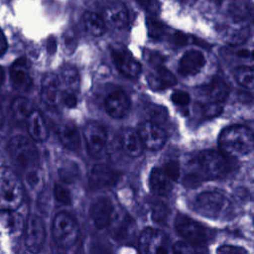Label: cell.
Returning a JSON list of instances; mask_svg holds the SVG:
<instances>
[{"instance_id": "25", "label": "cell", "mask_w": 254, "mask_h": 254, "mask_svg": "<svg viewBox=\"0 0 254 254\" xmlns=\"http://www.w3.org/2000/svg\"><path fill=\"white\" fill-rule=\"evenodd\" d=\"M150 188L158 195H167L173 189L174 181L162 168H154L150 174Z\"/></svg>"}, {"instance_id": "21", "label": "cell", "mask_w": 254, "mask_h": 254, "mask_svg": "<svg viewBox=\"0 0 254 254\" xmlns=\"http://www.w3.org/2000/svg\"><path fill=\"white\" fill-rule=\"evenodd\" d=\"M148 82L151 88L155 90H163L177 83L176 76L163 64L155 65L149 73Z\"/></svg>"}, {"instance_id": "53", "label": "cell", "mask_w": 254, "mask_h": 254, "mask_svg": "<svg viewBox=\"0 0 254 254\" xmlns=\"http://www.w3.org/2000/svg\"><path fill=\"white\" fill-rule=\"evenodd\" d=\"M3 121H4V116H3L2 110H1V108H0V127H1L2 124H3Z\"/></svg>"}, {"instance_id": "15", "label": "cell", "mask_w": 254, "mask_h": 254, "mask_svg": "<svg viewBox=\"0 0 254 254\" xmlns=\"http://www.w3.org/2000/svg\"><path fill=\"white\" fill-rule=\"evenodd\" d=\"M118 180V174L105 165H94L89 172V186L95 190L112 188Z\"/></svg>"}, {"instance_id": "45", "label": "cell", "mask_w": 254, "mask_h": 254, "mask_svg": "<svg viewBox=\"0 0 254 254\" xmlns=\"http://www.w3.org/2000/svg\"><path fill=\"white\" fill-rule=\"evenodd\" d=\"M64 104L69 107V108H73L76 106L77 104V98L74 94L72 93H67L64 96Z\"/></svg>"}, {"instance_id": "16", "label": "cell", "mask_w": 254, "mask_h": 254, "mask_svg": "<svg viewBox=\"0 0 254 254\" xmlns=\"http://www.w3.org/2000/svg\"><path fill=\"white\" fill-rule=\"evenodd\" d=\"M113 211L114 207L109 198L98 197L92 202L89 208V215L97 228H104L108 226Z\"/></svg>"}, {"instance_id": "37", "label": "cell", "mask_w": 254, "mask_h": 254, "mask_svg": "<svg viewBox=\"0 0 254 254\" xmlns=\"http://www.w3.org/2000/svg\"><path fill=\"white\" fill-rule=\"evenodd\" d=\"M63 42H64V47L65 53L67 55L72 54L77 45V38H76L74 31L71 29L65 31L63 36Z\"/></svg>"}, {"instance_id": "7", "label": "cell", "mask_w": 254, "mask_h": 254, "mask_svg": "<svg viewBox=\"0 0 254 254\" xmlns=\"http://www.w3.org/2000/svg\"><path fill=\"white\" fill-rule=\"evenodd\" d=\"M175 227L183 238L193 244L204 245L212 239V232L209 228L183 214L176 217Z\"/></svg>"}, {"instance_id": "10", "label": "cell", "mask_w": 254, "mask_h": 254, "mask_svg": "<svg viewBox=\"0 0 254 254\" xmlns=\"http://www.w3.org/2000/svg\"><path fill=\"white\" fill-rule=\"evenodd\" d=\"M46 231L43 220L35 214L28 217L25 229V245L32 253L39 252L45 241Z\"/></svg>"}, {"instance_id": "43", "label": "cell", "mask_w": 254, "mask_h": 254, "mask_svg": "<svg viewBox=\"0 0 254 254\" xmlns=\"http://www.w3.org/2000/svg\"><path fill=\"white\" fill-rule=\"evenodd\" d=\"M216 252L221 254H231V253L240 254V253H247V250H245L242 247H237L233 245H223V246H220Z\"/></svg>"}, {"instance_id": "23", "label": "cell", "mask_w": 254, "mask_h": 254, "mask_svg": "<svg viewBox=\"0 0 254 254\" xmlns=\"http://www.w3.org/2000/svg\"><path fill=\"white\" fill-rule=\"evenodd\" d=\"M120 142L125 153L130 157H139L143 152V143L137 131L132 128H124L120 133Z\"/></svg>"}, {"instance_id": "27", "label": "cell", "mask_w": 254, "mask_h": 254, "mask_svg": "<svg viewBox=\"0 0 254 254\" xmlns=\"http://www.w3.org/2000/svg\"><path fill=\"white\" fill-rule=\"evenodd\" d=\"M32 110L33 107L31 102L25 97L18 96L14 98L11 103L12 116L17 123H23L24 121H26Z\"/></svg>"}, {"instance_id": "42", "label": "cell", "mask_w": 254, "mask_h": 254, "mask_svg": "<svg viewBox=\"0 0 254 254\" xmlns=\"http://www.w3.org/2000/svg\"><path fill=\"white\" fill-rule=\"evenodd\" d=\"M172 101L179 105V106H186L190 103V97L189 95V93L182 91V90H177L172 94Z\"/></svg>"}, {"instance_id": "11", "label": "cell", "mask_w": 254, "mask_h": 254, "mask_svg": "<svg viewBox=\"0 0 254 254\" xmlns=\"http://www.w3.org/2000/svg\"><path fill=\"white\" fill-rule=\"evenodd\" d=\"M137 132L141 138L143 146L149 150L156 151L165 145L167 135L159 124L149 120L144 121L139 125Z\"/></svg>"}, {"instance_id": "38", "label": "cell", "mask_w": 254, "mask_h": 254, "mask_svg": "<svg viewBox=\"0 0 254 254\" xmlns=\"http://www.w3.org/2000/svg\"><path fill=\"white\" fill-rule=\"evenodd\" d=\"M54 193L57 200L63 204H70L71 203V195L68 190L64 187L62 184H56L54 188Z\"/></svg>"}, {"instance_id": "35", "label": "cell", "mask_w": 254, "mask_h": 254, "mask_svg": "<svg viewBox=\"0 0 254 254\" xmlns=\"http://www.w3.org/2000/svg\"><path fill=\"white\" fill-rule=\"evenodd\" d=\"M169 216V209L163 202H157L152 207V218L157 223H164Z\"/></svg>"}, {"instance_id": "52", "label": "cell", "mask_w": 254, "mask_h": 254, "mask_svg": "<svg viewBox=\"0 0 254 254\" xmlns=\"http://www.w3.org/2000/svg\"><path fill=\"white\" fill-rule=\"evenodd\" d=\"M3 79H4V73H3V70H2V68H1V66H0V85H1L2 82H3Z\"/></svg>"}, {"instance_id": "3", "label": "cell", "mask_w": 254, "mask_h": 254, "mask_svg": "<svg viewBox=\"0 0 254 254\" xmlns=\"http://www.w3.org/2000/svg\"><path fill=\"white\" fill-rule=\"evenodd\" d=\"M23 201V188L8 169H0V211H14Z\"/></svg>"}, {"instance_id": "12", "label": "cell", "mask_w": 254, "mask_h": 254, "mask_svg": "<svg viewBox=\"0 0 254 254\" xmlns=\"http://www.w3.org/2000/svg\"><path fill=\"white\" fill-rule=\"evenodd\" d=\"M11 83L14 88L20 92H27L33 85V79L30 73V64L25 57L17 59L10 68Z\"/></svg>"}, {"instance_id": "5", "label": "cell", "mask_w": 254, "mask_h": 254, "mask_svg": "<svg viewBox=\"0 0 254 254\" xmlns=\"http://www.w3.org/2000/svg\"><path fill=\"white\" fill-rule=\"evenodd\" d=\"M8 152L13 163L21 169L31 170L37 168L38 152L30 139L17 135L8 144Z\"/></svg>"}, {"instance_id": "32", "label": "cell", "mask_w": 254, "mask_h": 254, "mask_svg": "<svg viewBox=\"0 0 254 254\" xmlns=\"http://www.w3.org/2000/svg\"><path fill=\"white\" fill-rule=\"evenodd\" d=\"M235 78L239 84L249 89L253 88L254 85V72L252 67L240 66L235 69Z\"/></svg>"}, {"instance_id": "13", "label": "cell", "mask_w": 254, "mask_h": 254, "mask_svg": "<svg viewBox=\"0 0 254 254\" xmlns=\"http://www.w3.org/2000/svg\"><path fill=\"white\" fill-rule=\"evenodd\" d=\"M108 227L111 236L117 242H127L134 233V221L124 212L114 210Z\"/></svg>"}, {"instance_id": "24", "label": "cell", "mask_w": 254, "mask_h": 254, "mask_svg": "<svg viewBox=\"0 0 254 254\" xmlns=\"http://www.w3.org/2000/svg\"><path fill=\"white\" fill-rule=\"evenodd\" d=\"M26 123L28 133L32 139L42 142L48 138V127L42 114L38 110H32V112L26 119Z\"/></svg>"}, {"instance_id": "4", "label": "cell", "mask_w": 254, "mask_h": 254, "mask_svg": "<svg viewBox=\"0 0 254 254\" xmlns=\"http://www.w3.org/2000/svg\"><path fill=\"white\" fill-rule=\"evenodd\" d=\"M195 210L201 215L218 219L225 216L230 209V201L220 191L208 190L200 192L194 201Z\"/></svg>"}, {"instance_id": "33", "label": "cell", "mask_w": 254, "mask_h": 254, "mask_svg": "<svg viewBox=\"0 0 254 254\" xmlns=\"http://www.w3.org/2000/svg\"><path fill=\"white\" fill-rule=\"evenodd\" d=\"M149 35L152 39L161 40L166 35V27L159 20L154 18H149L147 21Z\"/></svg>"}, {"instance_id": "36", "label": "cell", "mask_w": 254, "mask_h": 254, "mask_svg": "<svg viewBox=\"0 0 254 254\" xmlns=\"http://www.w3.org/2000/svg\"><path fill=\"white\" fill-rule=\"evenodd\" d=\"M199 247L201 246L197 244H193L189 241H179L174 245L173 251L176 253H197V252L204 251Z\"/></svg>"}, {"instance_id": "1", "label": "cell", "mask_w": 254, "mask_h": 254, "mask_svg": "<svg viewBox=\"0 0 254 254\" xmlns=\"http://www.w3.org/2000/svg\"><path fill=\"white\" fill-rule=\"evenodd\" d=\"M189 168L185 185L188 188H194L202 181L222 178L228 171V162L218 152L202 151L191 159Z\"/></svg>"}, {"instance_id": "30", "label": "cell", "mask_w": 254, "mask_h": 254, "mask_svg": "<svg viewBox=\"0 0 254 254\" xmlns=\"http://www.w3.org/2000/svg\"><path fill=\"white\" fill-rule=\"evenodd\" d=\"M60 179L64 184L74 183L79 176L78 166L71 161L65 162L59 170Z\"/></svg>"}, {"instance_id": "51", "label": "cell", "mask_w": 254, "mask_h": 254, "mask_svg": "<svg viewBox=\"0 0 254 254\" xmlns=\"http://www.w3.org/2000/svg\"><path fill=\"white\" fill-rule=\"evenodd\" d=\"M176 1H178L179 3H181V4H183V5L191 6V5H193V4L195 3L196 0H176Z\"/></svg>"}, {"instance_id": "22", "label": "cell", "mask_w": 254, "mask_h": 254, "mask_svg": "<svg viewBox=\"0 0 254 254\" xmlns=\"http://www.w3.org/2000/svg\"><path fill=\"white\" fill-rule=\"evenodd\" d=\"M106 22L114 29H123L128 25L129 16L128 11L123 3L112 2L110 3L104 12Z\"/></svg>"}, {"instance_id": "29", "label": "cell", "mask_w": 254, "mask_h": 254, "mask_svg": "<svg viewBox=\"0 0 254 254\" xmlns=\"http://www.w3.org/2000/svg\"><path fill=\"white\" fill-rule=\"evenodd\" d=\"M145 114L149 121H152L156 124L164 123L168 118L167 108L155 103H149L146 105Z\"/></svg>"}, {"instance_id": "18", "label": "cell", "mask_w": 254, "mask_h": 254, "mask_svg": "<svg viewBox=\"0 0 254 254\" xmlns=\"http://www.w3.org/2000/svg\"><path fill=\"white\" fill-rule=\"evenodd\" d=\"M205 64V58L203 54L196 50L186 52L180 60L178 70L184 76L194 75L201 70Z\"/></svg>"}, {"instance_id": "44", "label": "cell", "mask_w": 254, "mask_h": 254, "mask_svg": "<svg viewBox=\"0 0 254 254\" xmlns=\"http://www.w3.org/2000/svg\"><path fill=\"white\" fill-rule=\"evenodd\" d=\"M172 42L175 46L182 47V46H185L189 43V37L187 35H185L184 33H182V32H176L172 36Z\"/></svg>"}, {"instance_id": "48", "label": "cell", "mask_w": 254, "mask_h": 254, "mask_svg": "<svg viewBox=\"0 0 254 254\" xmlns=\"http://www.w3.org/2000/svg\"><path fill=\"white\" fill-rule=\"evenodd\" d=\"M141 5L148 9V10H154V9H157L158 8V5H157V1L156 0H138Z\"/></svg>"}, {"instance_id": "41", "label": "cell", "mask_w": 254, "mask_h": 254, "mask_svg": "<svg viewBox=\"0 0 254 254\" xmlns=\"http://www.w3.org/2000/svg\"><path fill=\"white\" fill-rule=\"evenodd\" d=\"M162 169L174 182L178 180L180 176V167L177 162H168L164 165Z\"/></svg>"}, {"instance_id": "2", "label": "cell", "mask_w": 254, "mask_h": 254, "mask_svg": "<svg viewBox=\"0 0 254 254\" xmlns=\"http://www.w3.org/2000/svg\"><path fill=\"white\" fill-rule=\"evenodd\" d=\"M218 143L220 149L229 156H246L253 150V133L249 128L242 125L229 126L221 131Z\"/></svg>"}, {"instance_id": "6", "label": "cell", "mask_w": 254, "mask_h": 254, "mask_svg": "<svg viewBox=\"0 0 254 254\" xmlns=\"http://www.w3.org/2000/svg\"><path fill=\"white\" fill-rule=\"evenodd\" d=\"M52 231L55 242L63 249L72 247L78 238V225L74 218L65 212H60L56 215Z\"/></svg>"}, {"instance_id": "26", "label": "cell", "mask_w": 254, "mask_h": 254, "mask_svg": "<svg viewBox=\"0 0 254 254\" xmlns=\"http://www.w3.org/2000/svg\"><path fill=\"white\" fill-rule=\"evenodd\" d=\"M58 136L62 145L69 150H77L80 146L79 132L71 122L63 124L58 130Z\"/></svg>"}, {"instance_id": "17", "label": "cell", "mask_w": 254, "mask_h": 254, "mask_svg": "<svg viewBox=\"0 0 254 254\" xmlns=\"http://www.w3.org/2000/svg\"><path fill=\"white\" fill-rule=\"evenodd\" d=\"M164 234L151 227L145 228L138 240V247L142 253H162L166 252L163 248Z\"/></svg>"}, {"instance_id": "20", "label": "cell", "mask_w": 254, "mask_h": 254, "mask_svg": "<svg viewBox=\"0 0 254 254\" xmlns=\"http://www.w3.org/2000/svg\"><path fill=\"white\" fill-rule=\"evenodd\" d=\"M59 88L60 79L55 73H47L42 80L41 100L43 103L50 107L55 108L59 102Z\"/></svg>"}, {"instance_id": "46", "label": "cell", "mask_w": 254, "mask_h": 254, "mask_svg": "<svg viewBox=\"0 0 254 254\" xmlns=\"http://www.w3.org/2000/svg\"><path fill=\"white\" fill-rule=\"evenodd\" d=\"M7 47H8V44H7L6 37H5L4 33L2 32V30L0 29V57L6 53Z\"/></svg>"}, {"instance_id": "50", "label": "cell", "mask_w": 254, "mask_h": 254, "mask_svg": "<svg viewBox=\"0 0 254 254\" xmlns=\"http://www.w3.org/2000/svg\"><path fill=\"white\" fill-rule=\"evenodd\" d=\"M238 56L242 57V58H251V52L247 51V50H241L238 52Z\"/></svg>"}, {"instance_id": "47", "label": "cell", "mask_w": 254, "mask_h": 254, "mask_svg": "<svg viewBox=\"0 0 254 254\" xmlns=\"http://www.w3.org/2000/svg\"><path fill=\"white\" fill-rule=\"evenodd\" d=\"M47 50L50 55L55 54L57 50V40L54 37H50L47 41Z\"/></svg>"}, {"instance_id": "49", "label": "cell", "mask_w": 254, "mask_h": 254, "mask_svg": "<svg viewBox=\"0 0 254 254\" xmlns=\"http://www.w3.org/2000/svg\"><path fill=\"white\" fill-rule=\"evenodd\" d=\"M240 94L241 95H239V99L241 100V101H244L245 102V100H246V102H250L251 100H252V96H251V94L250 93H245V92H240Z\"/></svg>"}, {"instance_id": "28", "label": "cell", "mask_w": 254, "mask_h": 254, "mask_svg": "<svg viewBox=\"0 0 254 254\" xmlns=\"http://www.w3.org/2000/svg\"><path fill=\"white\" fill-rule=\"evenodd\" d=\"M82 23L85 30L92 36L99 37L105 31L104 20L93 12H86L83 15Z\"/></svg>"}, {"instance_id": "8", "label": "cell", "mask_w": 254, "mask_h": 254, "mask_svg": "<svg viewBox=\"0 0 254 254\" xmlns=\"http://www.w3.org/2000/svg\"><path fill=\"white\" fill-rule=\"evenodd\" d=\"M111 58L116 67L125 76L135 78L140 74V64L133 58L132 54L124 45H113L111 47Z\"/></svg>"}, {"instance_id": "9", "label": "cell", "mask_w": 254, "mask_h": 254, "mask_svg": "<svg viewBox=\"0 0 254 254\" xmlns=\"http://www.w3.org/2000/svg\"><path fill=\"white\" fill-rule=\"evenodd\" d=\"M83 136L90 156L99 155L105 147L107 134L102 125L95 121H88L83 127Z\"/></svg>"}, {"instance_id": "39", "label": "cell", "mask_w": 254, "mask_h": 254, "mask_svg": "<svg viewBox=\"0 0 254 254\" xmlns=\"http://www.w3.org/2000/svg\"><path fill=\"white\" fill-rule=\"evenodd\" d=\"M223 110L221 103H202V114L204 117L211 118L218 116Z\"/></svg>"}, {"instance_id": "34", "label": "cell", "mask_w": 254, "mask_h": 254, "mask_svg": "<svg viewBox=\"0 0 254 254\" xmlns=\"http://www.w3.org/2000/svg\"><path fill=\"white\" fill-rule=\"evenodd\" d=\"M249 35L248 28H240L238 30L228 31L226 33V41L232 45H237L243 43Z\"/></svg>"}, {"instance_id": "19", "label": "cell", "mask_w": 254, "mask_h": 254, "mask_svg": "<svg viewBox=\"0 0 254 254\" xmlns=\"http://www.w3.org/2000/svg\"><path fill=\"white\" fill-rule=\"evenodd\" d=\"M130 106L128 96L121 90L111 92L104 101V108L113 118H121L126 115Z\"/></svg>"}, {"instance_id": "40", "label": "cell", "mask_w": 254, "mask_h": 254, "mask_svg": "<svg viewBox=\"0 0 254 254\" xmlns=\"http://www.w3.org/2000/svg\"><path fill=\"white\" fill-rule=\"evenodd\" d=\"M26 182L31 189H38L42 183V177L37 168H33L27 171Z\"/></svg>"}, {"instance_id": "14", "label": "cell", "mask_w": 254, "mask_h": 254, "mask_svg": "<svg viewBox=\"0 0 254 254\" xmlns=\"http://www.w3.org/2000/svg\"><path fill=\"white\" fill-rule=\"evenodd\" d=\"M229 94L228 85L220 77L212 78L198 89V97L202 103H222Z\"/></svg>"}, {"instance_id": "31", "label": "cell", "mask_w": 254, "mask_h": 254, "mask_svg": "<svg viewBox=\"0 0 254 254\" xmlns=\"http://www.w3.org/2000/svg\"><path fill=\"white\" fill-rule=\"evenodd\" d=\"M61 77L63 81L70 88L76 90L79 86V74L75 66L65 64L61 70Z\"/></svg>"}]
</instances>
